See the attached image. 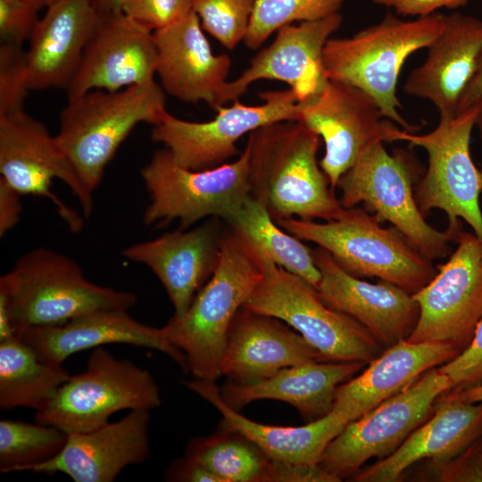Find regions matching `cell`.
Listing matches in <instances>:
<instances>
[{
  "label": "cell",
  "instance_id": "obj_1",
  "mask_svg": "<svg viewBox=\"0 0 482 482\" xmlns=\"http://www.w3.org/2000/svg\"><path fill=\"white\" fill-rule=\"evenodd\" d=\"M320 140L297 120L269 123L248 134L250 195L275 221H328L344 214L317 160Z\"/></svg>",
  "mask_w": 482,
  "mask_h": 482
},
{
  "label": "cell",
  "instance_id": "obj_2",
  "mask_svg": "<svg viewBox=\"0 0 482 482\" xmlns=\"http://www.w3.org/2000/svg\"><path fill=\"white\" fill-rule=\"evenodd\" d=\"M263 275L261 254L231 229L220 237L217 267L187 311L163 326L167 339L180 350L195 379L215 382L228 334Z\"/></svg>",
  "mask_w": 482,
  "mask_h": 482
},
{
  "label": "cell",
  "instance_id": "obj_3",
  "mask_svg": "<svg viewBox=\"0 0 482 482\" xmlns=\"http://www.w3.org/2000/svg\"><path fill=\"white\" fill-rule=\"evenodd\" d=\"M137 302L132 292L89 281L71 258L45 247L27 252L0 278V311L16 336L98 310H129Z\"/></svg>",
  "mask_w": 482,
  "mask_h": 482
},
{
  "label": "cell",
  "instance_id": "obj_4",
  "mask_svg": "<svg viewBox=\"0 0 482 482\" xmlns=\"http://www.w3.org/2000/svg\"><path fill=\"white\" fill-rule=\"evenodd\" d=\"M445 16L434 12L404 21L388 13L353 37H330L322 54L324 75L362 89L378 103L386 119L415 133L420 127L410 124L399 112L397 82L408 57L427 48L442 32Z\"/></svg>",
  "mask_w": 482,
  "mask_h": 482
},
{
  "label": "cell",
  "instance_id": "obj_5",
  "mask_svg": "<svg viewBox=\"0 0 482 482\" xmlns=\"http://www.w3.org/2000/svg\"><path fill=\"white\" fill-rule=\"evenodd\" d=\"M166 112L164 90L154 79L116 91L94 89L68 99L55 137L93 193L134 128L141 122L155 125Z\"/></svg>",
  "mask_w": 482,
  "mask_h": 482
},
{
  "label": "cell",
  "instance_id": "obj_6",
  "mask_svg": "<svg viewBox=\"0 0 482 482\" xmlns=\"http://www.w3.org/2000/svg\"><path fill=\"white\" fill-rule=\"evenodd\" d=\"M276 222L297 238L328 251L350 274L378 278L411 295L426 286L436 272L432 261L395 228H384L362 207L345 209L341 217L326 222L297 218Z\"/></svg>",
  "mask_w": 482,
  "mask_h": 482
},
{
  "label": "cell",
  "instance_id": "obj_7",
  "mask_svg": "<svg viewBox=\"0 0 482 482\" xmlns=\"http://www.w3.org/2000/svg\"><path fill=\"white\" fill-rule=\"evenodd\" d=\"M419 170L405 150L389 154L384 142L367 145L339 179L337 187L344 208L362 204L381 223L388 221L406 240L431 261L448 254L458 235L429 225L420 212L413 190Z\"/></svg>",
  "mask_w": 482,
  "mask_h": 482
},
{
  "label": "cell",
  "instance_id": "obj_8",
  "mask_svg": "<svg viewBox=\"0 0 482 482\" xmlns=\"http://www.w3.org/2000/svg\"><path fill=\"white\" fill-rule=\"evenodd\" d=\"M261 256L263 275L244 307L284 321L328 361L369 364L384 351L362 324L328 306L312 284Z\"/></svg>",
  "mask_w": 482,
  "mask_h": 482
},
{
  "label": "cell",
  "instance_id": "obj_9",
  "mask_svg": "<svg viewBox=\"0 0 482 482\" xmlns=\"http://www.w3.org/2000/svg\"><path fill=\"white\" fill-rule=\"evenodd\" d=\"M480 104L439 120L435 129L416 134L396 128L392 142L405 141L422 147L428 154V169L415 187L417 204L425 215L434 209L448 219L447 229L458 235L464 220L482 241V212L479 195L482 177L471 158L470 137Z\"/></svg>",
  "mask_w": 482,
  "mask_h": 482
},
{
  "label": "cell",
  "instance_id": "obj_10",
  "mask_svg": "<svg viewBox=\"0 0 482 482\" xmlns=\"http://www.w3.org/2000/svg\"><path fill=\"white\" fill-rule=\"evenodd\" d=\"M249 149L218 167L194 170L180 166L166 148L155 151L140 174L149 195L145 225L179 220L185 229L200 220H226L250 195Z\"/></svg>",
  "mask_w": 482,
  "mask_h": 482
},
{
  "label": "cell",
  "instance_id": "obj_11",
  "mask_svg": "<svg viewBox=\"0 0 482 482\" xmlns=\"http://www.w3.org/2000/svg\"><path fill=\"white\" fill-rule=\"evenodd\" d=\"M161 403L159 386L147 370L97 347L86 370L71 376L50 403L36 412L35 421L66 434L86 432L108 423L117 411H151Z\"/></svg>",
  "mask_w": 482,
  "mask_h": 482
},
{
  "label": "cell",
  "instance_id": "obj_12",
  "mask_svg": "<svg viewBox=\"0 0 482 482\" xmlns=\"http://www.w3.org/2000/svg\"><path fill=\"white\" fill-rule=\"evenodd\" d=\"M451 382L434 367L372 410L349 422L325 448L318 465L341 481L371 458H386L435 411Z\"/></svg>",
  "mask_w": 482,
  "mask_h": 482
},
{
  "label": "cell",
  "instance_id": "obj_13",
  "mask_svg": "<svg viewBox=\"0 0 482 482\" xmlns=\"http://www.w3.org/2000/svg\"><path fill=\"white\" fill-rule=\"evenodd\" d=\"M0 173L21 195L48 199L72 232L83 227L82 217L51 189L62 181L77 197L84 217L93 210V193L79 178L55 136L25 110L0 116Z\"/></svg>",
  "mask_w": 482,
  "mask_h": 482
},
{
  "label": "cell",
  "instance_id": "obj_14",
  "mask_svg": "<svg viewBox=\"0 0 482 482\" xmlns=\"http://www.w3.org/2000/svg\"><path fill=\"white\" fill-rule=\"evenodd\" d=\"M456 249L435 276L412 294L420 317L408 341L440 342L461 353L482 320V241L460 232Z\"/></svg>",
  "mask_w": 482,
  "mask_h": 482
},
{
  "label": "cell",
  "instance_id": "obj_15",
  "mask_svg": "<svg viewBox=\"0 0 482 482\" xmlns=\"http://www.w3.org/2000/svg\"><path fill=\"white\" fill-rule=\"evenodd\" d=\"M263 103L246 105L236 100L220 107L211 120L194 122L180 120L170 112L152 128V139L162 144L182 167L202 170L218 167L235 156L237 141L266 124L296 120L299 98L289 88L260 94Z\"/></svg>",
  "mask_w": 482,
  "mask_h": 482
},
{
  "label": "cell",
  "instance_id": "obj_16",
  "mask_svg": "<svg viewBox=\"0 0 482 482\" xmlns=\"http://www.w3.org/2000/svg\"><path fill=\"white\" fill-rule=\"evenodd\" d=\"M296 120L324 142L320 165L333 189L367 145L377 141L392 142L397 128L368 93L331 79L320 92L299 102Z\"/></svg>",
  "mask_w": 482,
  "mask_h": 482
},
{
  "label": "cell",
  "instance_id": "obj_17",
  "mask_svg": "<svg viewBox=\"0 0 482 482\" xmlns=\"http://www.w3.org/2000/svg\"><path fill=\"white\" fill-rule=\"evenodd\" d=\"M156 66L152 31L122 12H100L78 70L65 88L67 98L94 89L116 91L154 80Z\"/></svg>",
  "mask_w": 482,
  "mask_h": 482
},
{
  "label": "cell",
  "instance_id": "obj_18",
  "mask_svg": "<svg viewBox=\"0 0 482 482\" xmlns=\"http://www.w3.org/2000/svg\"><path fill=\"white\" fill-rule=\"evenodd\" d=\"M342 21L343 16L338 12L319 21L281 27L272 43L251 60L241 75L224 85L214 110L237 100L251 84L260 79L287 83L296 93L299 102L320 92L328 81L322 66L323 49Z\"/></svg>",
  "mask_w": 482,
  "mask_h": 482
},
{
  "label": "cell",
  "instance_id": "obj_19",
  "mask_svg": "<svg viewBox=\"0 0 482 482\" xmlns=\"http://www.w3.org/2000/svg\"><path fill=\"white\" fill-rule=\"evenodd\" d=\"M320 273L322 301L362 324L384 349L406 340L415 328L420 308L412 295L392 283H370L345 270L321 247L312 250Z\"/></svg>",
  "mask_w": 482,
  "mask_h": 482
},
{
  "label": "cell",
  "instance_id": "obj_20",
  "mask_svg": "<svg viewBox=\"0 0 482 482\" xmlns=\"http://www.w3.org/2000/svg\"><path fill=\"white\" fill-rule=\"evenodd\" d=\"M149 411H130L118 421L68 434L64 446L54 457L23 471L63 473L75 482H112L125 468L148 458Z\"/></svg>",
  "mask_w": 482,
  "mask_h": 482
},
{
  "label": "cell",
  "instance_id": "obj_21",
  "mask_svg": "<svg viewBox=\"0 0 482 482\" xmlns=\"http://www.w3.org/2000/svg\"><path fill=\"white\" fill-rule=\"evenodd\" d=\"M328 360L284 321L242 307L228 334L220 374L229 382L251 386L284 368Z\"/></svg>",
  "mask_w": 482,
  "mask_h": 482
},
{
  "label": "cell",
  "instance_id": "obj_22",
  "mask_svg": "<svg viewBox=\"0 0 482 482\" xmlns=\"http://www.w3.org/2000/svg\"><path fill=\"white\" fill-rule=\"evenodd\" d=\"M43 361L62 365L73 353L104 345L126 344L159 351L187 371L184 353L165 337L162 328L132 318L128 310L95 311L57 326L29 327L17 336Z\"/></svg>",
  "mask_w": 482,
  "mask_h": 482
},
{
  "label": "cell",
  "instance_id": "obj_23",
  "mask_svg": "<svg viewBox=\"0 0 482 482\" xmlns=\"http://www.w3.org/2000/svg\"><path fill=\"white\" fill-rule=\"evenodd\" d=\"M427 48L424 62L410 73L403 91L432 103L440 120L451 119L482 54V21L457 12L446 15L444 29Z\"/></svg>",
  "mask_w": 482,
  "mask_h": 482
},
{
  "label": "cell",
  "instance_id": "obj_24",
  "mask_svg": "<svg viewBox=\"0 0 482 482\" xmlns=\"http://www.w3.org/2000/svg\"><path fill=\"white\" fill-rule=\"evenodd\" d=\"M198 16L191 11L173 24L153 32L157 49L156 74L171 96L189 104L205 102L214 110L228 82L230 58L214 54Z\"/></svg>",
  "mask_w": 482,
  "mask_h": 482
},
{
  "label": "cell",
  "instance_id": "obj_25",
  "mask_svg": "<svg viewBox=\"0 0 482 482\" xmlns=\"http://www.w3.org/2000/svg\"><path fill=\"white\" fill-rule=\"evenodd\" d=\"M220 237L212 225L175 230L136 243L122 251L132 262L147 266L162 284L174 308L182 316L197 292L214 272Z\"/></svg>",
  "mask_w": 482,
  "mask_h": 482
},
{
  "label": "cell",
  "instance_id": "obj_26",
  "mask_svg": "<svg viewBox=\"0 0 482 482\" xmlns=\"http://www.w3.org/2000/svg\"><path fill=\"white\" fill-rule=\"evenodd\" d=\"M47 7L25 50L29 90L68 87L100 16L91 0H58Z\"/></svg>",
  "mask_w": 482,
  "mask_h": 482
},
{
  "label": "cell",
  "instance_id": "obj_27",
  "mask_svg": "<svg viewBox=\"0 0 482 482\" xmlns=\"http://www.w3.org/2000/svg\"><path fill=\"white\" fill-rule=\"evenodd\" d=\"M482 435V402L466 403L443 395L433 414L390 455L353 474L358 482L399 481L422 460H445Z\"/></svg>",
  "mask_w": 482,
  "mask_h": 482
},
{
  "label": "cell",
  "instance_id": "obj_28",
  "mask_svg": "<svg viewBox=\"0 0 482 482\" xmlns=\"http://www.w3.org/2000/svg\"><path fill=\"white\" fill-rule=\"evenodd\" d=\"M458 353L446 343L402 340L384 349L362 373L337 387L332 411L342 413L351 422L403 389L428 370L447 362Z\"/></svg>",
  "mask_w": 482,
  "mask_h": 482
},
{
  "label": "cell",
  "instance_id": "obj_29",
  "mask_svg": "<svg viewBox=\"0 0 482 482\" xmlns=\"http://www.w3.org/2000/svg\"><path fill=\"white\" fill-rule=\"evenodd\" d=\"M360 362H314L282 369L251 386L229 382L220 389L223 401L239 411L257 400H277L295 407L307 422L332 411L337 387L363 369Z\"/></svg>",
  "mask_w": 482,
  "mask_h": 482
},
{
  "label": "cell",
  "instance_id": "obj_30",
  "mask_svg": "<svg viewBox=\"0 0 482 482\" xmlns=\"http://www.w3.org/2000/svg\"><path fill=\"white\" fill-rule=\"evenodd\" d=\"M186 385L220 411L222 417L220 428L242 434L270 459L281 462L318 465L327 445L350 422L342 413L331 411L303 426L262 424L229 406L215 382L193 378Z\"/></svg>",
  "mask_w": 482,
  "mask_h": 482
},
{
  "label": "cell",
  "instance_id": "obj_31",
  "mask_svg": "<svg viewBox=\"0 0 482 482\" xmlns=\"http://www.w3.org/2000/svg\"><path fill=\"white\" fill-rule=\"evenodd\" d=\"M71 378L62 365L43 361L21 338L0 341V409L44 410Z\"/></svg>",
  "mask_w": 482,
  "mask_h": 482
},
{
  "label": "cell",
  "instance_id": "obj_32",
  "mask_svg": "<svg viewBox=\"0 0 482 482\" xmlns=\"http://www.w3.org/2000/svg\"><path fill=\"white\" fill-rule=\"evenodd\" d=\"M225 220L232 231L259 253L318 287L320 273L312 250L284 231L263 204L251 195Z\"/></svg>",
  "mask_w": 482,
  "mask_h": 482
},
{
  "label": "cell",
  "instance_id": "obj_33",
  "mask_svg": "<svg viewBox=\"0 0 482 482\" xmlns=\"http://www.w3.org/2000/svg\"><path fill=\"white\" fill-rule=\"evenodd\" d=\"M185 456L205 467L220 482H274L275 461L233 430L220 428L191 439Z\"/></svg>",
  "mask_w": 482,
  "mask_h": 482
},
{
  "label": "cell",
  "instance_id": "obj_34",
  "mask_svg": "<svg viewBox=\"0 0 482 482\" xmlns=\"http://www.w3.org/2000/svg\"><path fill=\"white\" fill-rule=\"evenodd\" d=\"M68 434L39 422L0 420V471H23L27 467L54 457L64 446Z\"/></svg>",
  "mask_w": 482,
  "mask_h": 482
},
{
  "label": "cell",
  "instance_id": "obj_35",
  "mask_svg": "<svg viewBox=\"0 0 482 482\" xmlns=\"http://www.w3.org/2000/svg\"><path fill=\"white\" fill-rule=\"evenodd\" d=\"M345 0H256L244 42L257 49L281 27L314 21L336 13Z\"/></svg>",
  "mask_w": 482,
  "mask_h": 482
},
{
  "label": "cell",
  "instance_id": "obj_36",
  "mask_svg": "<svg viewBox=\"0 0 482 482\" xmlns=\"http://www.w3.org/2000/svg\"><path fill=\"white\" fill-rule=\"evenodd\" d=\"M202 28L229 50L245 39L256 0H190Z\"/></svg>",
  "mask_w": 482,
  "mask_h": 482
},
{
  "label": "cell",
  "instance_id": "obj_37",
  "mask_svg": "<svg viewBox=\"0 0 482 482\" xmlns=\"http://www.w3.org/2000/svg\"><path fill=\"white\" fill-rule=\"evenodd\" d=\"M29 91L22 46H0V116L24 110Z\"/></svg>",
  "mask_w": 482,
  "mask_h": 482
},
{
  "label": "cell",
  "instance_id": "obj_38",
  "mask_svg": "<svg viewBox=\"0 0 482 482\" xmlns=\"http://www.w3.org/2000/svg\"><path fill=\"white\" fill-rule=\"evenodd\" d=\"M419 480L482 482V435L445 460H426Z\"/></svg>",
  "mask_w": 482,
  "mask_h": 482
},
{
  "label": "cell",
  "instance_id": "obj_39",
  "mask_svg": "<svg viewBox=\"0 0 482 482\" xmlns=\"http://www.w3.org/2000/svg\"><path fill=\"white\" fill-rule=\"evenodd\" d=\"M192 11L190 0H125L122 12L154 32L178 21Z\"/></svg>",
  "mask_w": 482,
  "mask_h": 482
},
{
  "label": "cell",
  "instance_id": "obj_40",
  "mask_svg": "<svg viewBox=\"0 0 482 482\" xmlns=\"http://www.w3.org/2000/svg\"><path fill=\"white\" fill-rule=\"evenodd\" d=\"M451 382L450 391L482 385V320L470 344L454 358L438 366Z\"/></svg>",
  "mask_w": 482,
  "mask_h": 482
},
{
  "label": "cell",
  "instance_id": "obj_41",
  "mask_svg": "<svg viewBox=\"0 0 482 482\" xmlns=\"http://www.w3.org/2000/svg\"><path fill=\"white\" fill-rule=\"evenodd\" d=\"M38 10L24 0H0L1 43L22 46L38 21Z\"/></svg>",
  "mask_w": 482,
  "mask_h": 482
},
{
  "label": "cell",
  "instance_id": "obj_42",
  "mask_svg": "<svg viewBox=\"0 0 482 482\" xmlns=\"http://www.w3.org/2000/svg\"><path fill=\"white\" fill-rule=\"evenodd\" d=\"M470 0H372L378 5L393 8L403 16H427L442 7L456 9Z\"/></svg>",
  "mask_w": 482,
  "mask_h": 482
},
{
  "label": "cell",
  "instance_id": "obj_43",
  "mask_svg": "<svg viewBox=\"0 0 482 482\" xmlns=\"http://www.w3.org/2000/svg\"><path fill=\"white\" fill-rule=\"evenodd\" d=\"M21 195H22L0 178V237L5 236L21 219Z\"/></svg>",
  "mask_w": 482,
  "mask_h": 482
},
{
  "label": "cell",
  "instance_id": "obj_44",
  "mask_svg": "<svg viewBox=\"0 0 482 482\" xmlns=\"http://www.w3.org/2000/svg\"><path fill=\"white\" fill-rule=\"evenodd\" d=\"M165 478L178 482H220V479L209 470L195 461L184 456L170 464Z\"/></svg>",
  "mask_w": 482,
  "mask_h": 482
},
{
  "label": "cell",
  "instance_id": "obj_45",
  "mask_svg": "<svg viewBox=\"0 0 482 482\" xmlns=\"http://www.w3.org/2000/svg\"><path fill=\"white\" fill-rule=\"evenodd\" d=\"M482 103V54L479 57L476 71L464 91L460 104L458 105L457 113L478 106ZM456 113V114H457Z\"/></svg>",
  "mask_w": 482,
  "mask_h": 482
},
{
  "label": "cell",
  "instance_id": "obj_46",
  "mask_svg": "<svg viewBox=\"0 0 482 482\" xmlns=\"http://www.w3.org/2000/svg\"><path fill=\"white\" fill-rule=\"evenodd\" d=\"M443 395L470 403H481L482 385L459 391H448L444 393Z\"/></svg>",
  "mask_w": 482,
  "mask_h": 482
},
{
  "label": "cell",
  "instance_id": "obj_47",
  "mask_svg": "<svg viewBox=\"0 0 482 482\" xmlns=\"http://www.w3.org/2000/svg\"><path fill=\"white\" fill-rule=\"evenodd\" d=\"M100 12H120L125 0H91Z\"/></svg>",
  "mask_w": 482,
  "mask_h": 482
},
{
  "label": "cell",
  "instance_id": "obj_48",
  "mask_svg": "<svg viewBox=\"0 0 482 482\" xmlns=\"http://www.w3.org/2000/svg\"><path fill=\"white\" fill-rule=\"evenodd\" d=\"M475 127L478 129V135L482 143V103L480 104V108L476 118Z\"/></svg>",
  "mask_w": 482,
  "mask_h": 482
},
{
  "label": "cell",
  "instance_id": "obj_49",
  "mask_svg": "<svg viewBox=\"0 0 482 482\" xmlns=\"http://www.w3.org/2000/svg\"><path fill=\"white\" fill-rule=\"evenodd\" d=\"M24 1L31 4L37 10L41 9L44 5H46V0H24Z\"/></svg>",
  "mask_w": 482,
  "mask_h": 482
},
{
  "label": "cell",
  "instance_id": "obj_50",
  "mask_svg": "<svg viewBox=\"0 0 482 482\" xmlns=\"http://www.w3.org/2000/svg\"><path fill=\"white\" fill-rule=\"evenodd\" d=\"M56 1H58V0H46V6H48V5L52 4H54V3L56 2Z\"/></svg>",
  "mask_w": 482,
  "mask_h": 482
},
{
  "label": "cell",
  "instance_id": "obj_51",
  "mask_svg": "<svg viewBox=\"0 0 482 482\" xmlns=\"http://www.w3.org/2000/svg\"><path fill=\"white\" fill-rule=\"evenodd\" d=\"M480 172H481V177H482V168L480 169Z\"/></svg>",
  "mask_w": 482,
  "mask_h": 482
}]
</instances>
